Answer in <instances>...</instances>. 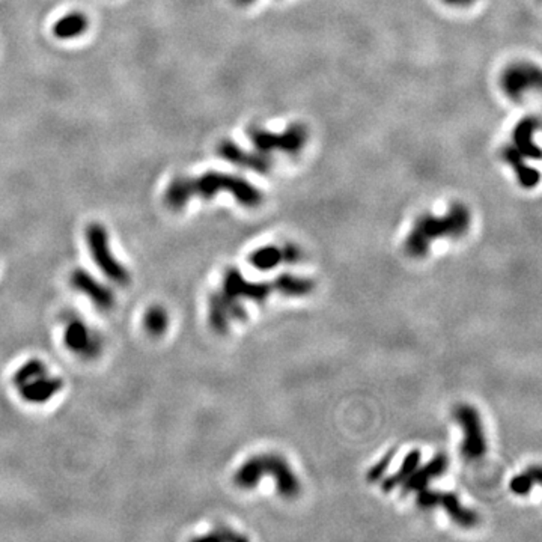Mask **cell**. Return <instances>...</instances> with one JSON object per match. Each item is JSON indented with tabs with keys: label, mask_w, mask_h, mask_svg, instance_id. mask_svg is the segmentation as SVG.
Wrapping results in <instances>:
<instances>
[{
	"label": "cell",
	"mask_w": 542,
	"mask_h": 542,
	"mask_svg": "<svg viewBox=\"0 0 542 542\" xmlns=\"http://www.w3.org/2000/svg\"><path fill=\"white\" fill-rule=\"evenodd\" d=\"M438 497H440V491L428 490L427 486V488H422L418 491L416 504H418L420 509H434L438 506Z\"/></svg>",
	"instance_id": "cell-26"
},
{
	"label": "cell",
	"mask_w": 542,
	"mask_h": 542,
	"mask_svg": "<svg viewBox=\"0 0 542 542\" xmlns=\"http://www.w3.org/2000/svg\"><path fill=\"white\" fill-rule=\"evenodd\" d=\"M541 84L539 68L532 64H515L509 67L500 78V86L509 98L520 100L524 93L538 89Z\"/></svg>",
	"instance_id": "cell-8"
},
{
	"label": "cell",
	"mask_w": 542,
	"mask_h": 542,
	"mask_svg": "<svg viewBox=\"0 0 542 542\" xmlns=\"http://www.w3.org/2000/svg\"><path fill=\"white\" fill-rule=\"evenodd\" d=\"M309 133L303 124H293L285 131L271 133L262 128H250L249 139L252 145L262 154H271L274 151L295 154L303 149L308 142Z\"/></svg>",
	"instance_id": "cell-5"
},
{
	"label": "cell",
	"mask_w": 542,
	"mask_h": 542,
	"mask_svg": "<svg viewBox=\"0 0 542 542\" xmlns=\"http://www.w3.org/2000/svg\"><path fill=\"white\" fill-rule=\"evenodd\" d=\"M64 342L68 350L77 352V354L88 356V357L95 356L100 350L97 337L92 336L88 326L77 319L71 321V323L67 326Z\"/></svg>",
	"instance_id": "cell-14"
},
{
	"label": "cell",
	"mask_w": 542,
	"mask_h": 542,
	"mask_svg": "<svg viewBox=\"0 0 542 542\" xmlns=\"http://www.w3.org/2000/svg\"><path fill=\"white\" fill-rule=\"evenodd\" d=\"M220 193H229L240 205L246 208H258L264 198L245 178L223 174V172H207L196 178H177L172 181L164 193V203L170 210H183L192 198L210 201Z\"/></svg>",
	"instance_id": "cell-1"
},
{
	"label": "cell",
	"mask_w": 542,
	"mask_h": 542,
	"mask_svg": "<svg viewBox=\"0 0 542 542\" xmlns=\"http://www.w3.org/2000/svg\"><path fill=\"white\" fill-rule=\"evenodd\" d=\"M44 374H45V365L43 363L41 360L32 359V360H29L27 363L23 365L17 372H15L14 384L19 387V386H21V384L32 381Z\"/></svg>",
	"instance_id": "cell-24"
},
{
	"label": "cell",
	"mask_w": 542,
	"mask_h": 542,
	"mask_svg": "<svg viewBox=\"0 0 542 542\" xmlns=\"http://www.w3.org/2000/svg\"><path fill=\"white\" fill-rule=\"evenodd\" d=\"M542 481V471L539 466H532L523 473L517 475L512 477V481L509 484V490L512 491L515 496L524 497L535 488L537 485H539Z\"/></svg>",
	"instance_id": "cell-22"
},
{
	"label": "cell",
	"mask_w": 542,
	"mask_h": 542,
	"mask_svg": "<svg viewBox=\"0 0 542 542\" xmlns=\"http://www.w3.org/2000/svg\"><path fill=\"white\" fill-rule=\"evenodd\" d=\"M247 310L241 300L216 293L210 298V324L217 333H226L232 321H246Z\"/></svg>",
	"instance_id": "cell-9"
},
{
	"label": "cell",
	"mask_w": 542,
	"mask_h": 542,
	"mask_svg": "<svg viewBox=\"0 0 542 542\" xmlns=\"http://www.w3.org/2000/svg\"><path fill=\"white\" fill-rule=\"evenodd\" d=\"M264 476H271L278 493L284 499H295L302 491L300 481L288 461L276 453H264L249 458L234 476L235 485L242 490L258 486Z\"/></svg>",
	"instance_id": "cell-3"
},
{
	"label": "cell",
	"mask_w": 542,
	"mask_h": 542,
	"mask_svg": "<svg viewBox=\"0 0 542 542\" xmlns=\"http://www.w3.org/2000/svg\"><path fill=\"white\" fill-rule=\"evenodd\" d=\"M437 508H443L451 520L455 524L461 526V528H475L479 521V517L475 510L462 505L460 497L455 493H440Z\"/></svg>",
	"instance_id": "cell-16"
},
{
	"label": "cell",
	"mask_w": 542,
	"mask_h": 542,
	"mask_svg": "<svg viewBox=\"0 0 542 542\" xmlns=\"http://www.w3.org/2000/svg\"><path fill=\"white\" fill-rule=\"evenodd\" d=\"M394 457H395V451H390V452H387L386 455H384V457L376 462L375 466H372L371 468H369V471H368V481L369 482H379L380 479H383V476L386 475V471H387V468L390 467V464H392V460H394Z\"/></svg>",
	"instance_id": "cell-25"
},
{
	"label": "cell",
	"mask_w": 542,
	"mask_h": 542,
	"mask_svg": "<svg viewBox=\"0 0 542 542\" xmlns=\"http://www.w3.org/2000/svg\"><path fill=\"white\" fill-rule=\"evenodd\" d=\"M71 285L92 300L100 309H110L115 304V295L106 285L84 270H76L71 274Z\"/></svg>",
	"instance_id": "cell-11"
},
{
	"label": "cell",
	"mask_w": 542,
	"mask_h": 542,
	"mask_svg": "<svg viewBox=\"0 0 542 542\" xmlns=\"http://www.w3.org/2000/svg\"><path fill=\"white\" fill-rule=\"evenodd\" d=\"M504 160L509 164L510 168L514 169L518 183L524 188H532L538 185L539 183V172L537 169H533L526 164L524 157L517 151L512 145H508L504 148V153H501Z\"/></svg>",
	"instance_id": "cell-17"
},
{
	"label": "cell",
	"mask_w": 542,
	"mask_h": 542,
	"mask_svg": "<svg viewBox=\"0 0 542 542\" xmlns=\"http://www.w3.org/2000/svg\"><path fill=\"white\" fill-rule=\"evenodd\" d=\"M282 259L286 264H297L302 259V250L295 245H286L282 247Z\"/></svg>",
	"instance_id": "cell-27"
},
{
	"label": "cell",
	"mask_w": 542,
	"mask_h": 542,
	"mask_svg": "<svg viewBox=\"0 0 542 542\" xmlns=\"http://www.w3.org/2000/svg\"><path fill=\"white\" fill-rule=\"evenodd\" d=\"M86 240H88L91 256L98 269L116 284H128L130 274L127 269L113 256L106 227L100 223H91L88 229H86Z\"/></svg>",
	"instance_id": "cell-4"
},
{
	"label": "cell",
	"mask_w": 542,
	"mask_h": 542,
	"mask_svg": "<svg viewBox=\"0 0 542 542\" xmlns=\"http://www.w3.org/2000/svg\"><path fill=\"white\" fill-rule=\"evenodd\" d=\"M144 324L148 333L154 336L163 335L169 327V315L166 309H163L161 306H153V308H149L145 313Z\"/></svg>",
	"instance_id": "cell-23"
},
{
	"label": "cell",
	"mask_w": 542,
	"mask_h": 542,
	"mask_svg": "<svg viewBox=\"0 0 542 542\" xmlns=\"http://www.w3.org/2000/svg\"><path fill=\"white\" fill-rule=\"evenodd\" d=\"M471 214L464 203H453L444 216H420L405 240V252L411 258H425L431 245L440 238H461L470 229Z\"/></svg>",
	"instance_id": "cell-2"
},
{
	"label": "cell",
	"mask_w": 542,
	"mask_h": 542,
	"mask_svg": "<svg viewBox=\"0 0 542 542\" xmlns=\"http://www.w3.org/2000/svg\"><path fill=\"white\" fill-rule=\"evenodd\" d=\"M274 293L273 282H250L238 269L231 267L223 278V294L235 298V300H250L255 303H264Z\"/></svg>",
	"instance_id": "cell-7"
},
{
	"label": "cell",
	"mask_w": 542,
	"mask_h": 542,
	"mask_svg": "<svg viewBox=\"0 0 542 542\" xmlns=\"http://www.w3.org/2000/svg\"><path fill=\"white\" fill-rule=\"evenodd\" d=\"M89 27V20L82 12L67 14L53 26V34L59 39H73L83 35Z\"/></svg>",
	"instance_id": "cell-19"
},
{
	"label": "cell",
	"mask_w": 542,
	"mask_h": 542,
	"mask_svg": "<svg viewBox=\"0 0 542 542\" xmlns=\"http://www.w3.org/2000/svg\"><path fill=\"white\" fill-rule=\"evenodd\" d=\"M237 2L241 5H250V3H253L255 0H237Z\"/></svg>",
	"instance_id": "cell-30"
},
{
	"label": "cell",
	"mask_w": 542,
	"mask_h": 542,
	"mask_svg": "<svg viewBox=\"0 0 542 542\" xmlns=\"http://www.w3.org/2000/svg\"><path fill=\"white\" fill-rule=\"evenodd\" d=\"M217 153L223 160L235 164V166L255 170L258 174H267L270 170L269 155L262 153H249L231 140H223L217 146Z\"/></svg>",
	"instance_id": "cell-10"
},
{
	"label": "cell",
	"mask_w": 542,
	"mask_h": 542,
	"mask_svg": "<svg viewBox=\"0 0 542 542\" xmlns=\"http://www.w3.org/2000/svg\"><path fill=\"white\" fill-rule=\"evenodd\" d=\"M203 539H217V541H220V539H223V541H227V539H237V541H245L246 538L245 537H241V535H238V533H234L232 530H227V529H220V530H217V532H214V533H211V535H207V537H203Z\"/></svg>",
	"instance_id": "cell-28"
},
{
	"label": "cell",
	"mask_w": 542,
	"mask_h": 542,
	"mask_svg": "<svg viewBox=\"0 0 542 542\" xmlns=\"http://www.w3.org/2000/svg\"><path fill=\"white\" fill-rule=\"evenodd\" d=\"M273 288L276 293L286 297H304L315 289V282L291 273H282L274 279Z\"/></svg>",
	"instance_id": "cell-18"
},
{
	"label": "cell",
	"mask_w": 542,
	"mask_h": 542,
	"mask_svg": "<svg viewBox=\"0 0 542 542\" xmlns=\"http://www.w3.org/2000/svg\"><path fill=\"white\" fill-rule=\"evenodd\" d=\"M64 389V381L45 374L19 386L21 398L30 404H44Z\"/></svg>",
	"instance_id": "cell-13"
},
{
	"label": "cell",
	"mask_w": 542,
	"mask_h": 542,
	"mask_svg": "<svg viewBox=\"0 0 542 542\" xmlns=\"http://www.w3.org/2000/svg\"><path fill=\"white\" fill-rule=\"evenodd\" d=\"M249 262L253 269L259 271H270L276 269L280 262H284V259H282V249L276 246L259 247L255 252L250 253Z\"/></svg>",
	"instance_id": "cell-21"
},
{
	"label": "cell",
	"mask_w": 542,
	"mask_h": 542,
	"mask_svg": "<svg viewBox=\"0 0 542 542\" xmlns=\"http://www.w3.org/2000/svg\"><path fill=\"white\" fill-rule=\"evenodd\" d=\"M447 467H449V458L444 453H438L436 457L428 461L425 466L416 468L411 476L407 479L403 484V491H419L422 488H427L429 482L433 479H437L446 473Z\"/></svg>",
	"instance_id": "cell-15"
},
{
	"label": "cell",
	"mask_w": 542,
	"mask_h": 542,
	"mask_svg": "<svg viewBox=\"0 0 542 542\" xmlns=\"http://www.w3.org/2000/svg\"><path fill=\"white\" fill-rule=\"evenodd\" d=\"M539 127L541 124L537 116L524 117V120L515 125L512 133V146L524 159H541V148L537 145L535 140H533V137H535V135L539 131Z\"/></svg>",
	"instance_id": "cell-12"
},
{
	"label": "cell",
	"mask_w": 542,
	"mask_h": 542,
	"mask_svg": "<svg viewBox=\"0 0 542 542\" xmlns=\"http://www.w3.org/2000/svg\"><path fill=\"white\" fill-rule=\"evenodd\" d=\"M422 460V453L419 449H413L405 455V458L403 461V464H400L399 470L396 471L395 475H392L389 477L384 479L381 482V488L383 491L390 493L394 491L398 486L403 485L408 477L411 476L413 471L419 467V462Z\"/></svg>",
	"instance_id": "cell-20"
},
{
	"label": "cell",
	"mask_w": 542,
	"mask_h": 542,
	"mask_svg": "<svg viewBox=\"0 0 542 542\" xmlns=\"http://www.w3.org/2000/svg\"><path fill=\"white\" fill-rule=\"evenodd\" d=\"M453 416L458 425L462 428V433H464L461 446L464 458L470 461L482 458L486 452V438L484 423L476 408L468 404H461L455 408Z\"/></svg>",
	"instance_id": "cell-6"
},
{
	"label": "cell",
	"mask_w": 542,
	"mask_h": 542,
	"mask_svg": "<svg viewBox=\"0 0 542 542\" xmlns=\"http://www.w3.org/2000/svg\"><path fill=\"white\" fill-rule=\"evenodd\" d=\"M446 5L451 6H468L475 2V0H443Z\"/></svg>",
	"instance_id": "cell-29"
}]
</instances>
